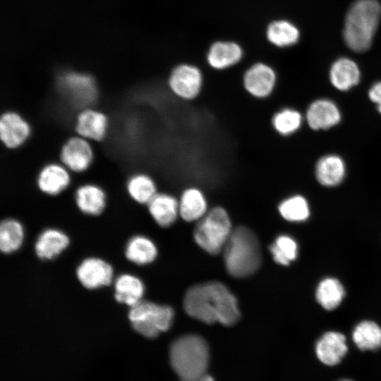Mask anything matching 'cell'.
Here are the masks:
<instances>
[{"mask_svg": "<svg viewBox=\"0 0 381 381\" xmlns=\"http://www.w3.org/2000/svg\"><path fill=\"white\" fill-rule=\"evenodd\" d=\"M183 306L192 318L207 324H236L240 312L236 297L223 284L210 282L196 284L186 293Z\"/></svg>", "mask_w": 381, "mask_h": 381, "instance_id": "6da1fadb", "label": "cell"}, {"mask_svg": "<svg viewBox=\"0 0 381 381\" xmlns=\"http://www.w3.org/2000/svg\"><path fill=\"white\" fill-rule=\"evenodd\" d=\"M381 20V4L378 0H356L348 10L343 30L347 47L362 53L372 45Z\"/></svg>", "mask_w": 381, "mask_h": 381, "instance_id": "7a4b0ae2", "label": "cell"}, {"mask_svg": "<svg viewBox=\"0 0 381 381\" xmlns=\"http://www.w3.org/2000/svg\"><path fill=\"white\" fill-rule=\"evenodd\" d=\"M224 262L229 274L243 278L255 272L261 264V248L255 234L245 226L232 231L224 246Z\"/></svg>", "mask_w": 381, "mask_h": 381, "instance_id": "3957f363", "label": "cell"}, {"mask_svg": "<svg viewBox=\"0 0 381 381\" xmlns=\"http://www.w3.org/2000/svg\"><path fill=\"white\" fill-rule=\"evenodd\" d=\"M170 362L182 381H192L203 376L209 363L207 342L195 334L178 338L170 347Z\"/></svg>", "mask_w": 381, "mask_h": 381, "instance_id": "277c9868", "label": "cell"}, {"mask_svg": "<svg viewBox=\"0 0 381 381\" xmlns=\"http://www.w3.org/2000/svg\"><path fill=\"white\" fill-rule=\"evenodd\" d=\"M231 233L228 212L224 207L216 206L199 220L194 230V238L204 250L217 255L224 248Z\"/></svg>", "mask_w": 381, "mask_h": 381, "instance_id": "5b68a950", "label": "cell"}, {"mask_svg": "<svg viewBox=\"0 0 381 381\" xmlns=\"http://www.w3.org/2000/svg\"><path fill=\"white\" fill-rule=\"evenodd\" d=\"M174 315L171 307L143 300L131 307L128 313V318L133 329L150 339L168 330Z\"/></svg>", "mask_w": 381, "mask_h": 381, "instance_id": "8992f818", "label": "cell"}, {"mask_svg": "<svg viewBox=\"0 0 381 381\" xmlns=\"http://www.w3.org/2000/svg\"><path fill=\"white\" fill-rule=\"evenodd\" d=\"M169 93L176 99L190 103L198 99L204 92L205 79L201 70L190 64H180L170 72L167 81Z\"/></svg>", "mask_w": 381, "mask_h": 381, "instance_id": "52a82bcc", "label": "cell"}, {"mask_svg": "<svg viewBox=\"0 0 381 381\" xmlns=\"http://www.w3.org/2000/svg\"><path fill=\"white\" fill-rule=\"evenodd\" d=\"M277 75L274 69L263 62H257L243 73L241 87L250 98L258 101L270 99L276 91Z\"/></svg>", "mask_w": 381, "mask_h": 381, "instance_id": "ba28073f", "label": "cell"}, {"mask_svg": "<svg viewBox=\"0 0 381 381\" xmlns=\"http://www.w3.org/2000/svg\"><path fill=\"white\" fill-rule=\"evenodd\" d=\"M79 283L86 289L95 290L113 282L114 269L110 263L98 257H87L75 269Z\"/></svg>", "mask_w": 381, "mask_h": 381, "instance_id": "9c48e42d", "label": "cell"}, {"mask_svg": "<svg viewBox=\"0 0 381 381\" xmlns=\"http://www.w3.org/2000/svg\"><path fill=\"white\" fill-rule=\"evenodd\" d=\"M59 157L61 163L70 171L82 173L92 163L94 151L90 141L77 135L63 144Z\"/></svg>", "mask_w": 381, "mask_h": 381, "instance_id": "30bf717a", "label": "cell"}, {"mask_svg": "<svg viewBox=\"0 0 381 381\" xmlns=\"http://www.w3.org/2000/svg\"><path fill=\"white\" fill-rule=\"evenodd\" d=\"M59 83L62 90L76 104L90 103L96 97L95 80L88 74L64 72L59 78Z\"/></svg>", "mask_w": 381, "mask_h": 381, "instance_id": "8fae6325", "label": "cell"}, {"mask_svg": "<svg viewBox=\"0 0 381 381\" xmlns=\"http://www.w3.org/2000/svg\"><path fill=\"white\" fill-rule=\"evenodd\" d=\"M31 126L20 114L8 111L0 118V138L8 149H17L22 146L31 134Z\"/></svg>", "mask_w": 381, "mask_h": 381, "instance_id": "7c38bea8", "label": "cell"}, {"mask_svg": "<svg viewBox=\"0 0 381 381\" xmlns=\"http://www.w3.org/2000/svg\"><path fill=\"white\" fill-rule=\"evenodd\" d=\"M109 120L103 112L85 108L76 116L74 128L78 135L89 141H101L107 135Z\"/></svg>", "mask_w": 381, "mask_h": 381, "instance_id": "4fadbf2b", "label": "cell"}, {"mask_svg": "<svg viewBox=\"0 0 381 381\" xmlns=\"http://www.w3.org/2000/svg\"><path fill=\"white\" fill-rule=\"evenodd\" d=\"M69 171L61 163H49L39 171L37 186L44 194L56 196L68 187L71 183Z\"/></svg>", "mask_w": 381, "mask_h": 381, "instance_id": "5bb4252c", "label": "cell"}, {"mask_svg": "<svg viewBox=\"0 0 381 381\" xmlns=\"http://www.w3.org/2000/svg\"><path fill=\"white\" fill-rule=\"evenodd\" d=\"M308 126L315 131L329 129L337 125L341 115L337 105L328 99H319L313 102L306 114Z\"/></svg>", "mask_w": 381, "mask_h": 381, "instance_id": "9a60e30c", "label": "cell"}, {"mask_svg": "<svg viewBox=\"0 0 381 381\" xmlns=\"http://www.w3.org/2000/svg\"><path fill=\"white\" fill-rule=\"evenodd\" d=\"M179 215L186 222L200 220L208 212L203 190L196 184L186 186L179 198Z\"/></svg>", "mask_w": 381, "mask_h": 381, "instance_id": "2e32d148", "label": "cell"}, {"mask_svg": "<svg viewBox=\"0 0 381 381\" xmlns=\"http://www.w3.org/2000/svg\"><path fill=\"white\" fill-rule=\"evenodd\" d=\"M315 354L324 365L334 366L339 364L348 351L346 339L338 332H327L317 341Z\"/></svg>", "mask_w": 381, "mask_h": 381, "instance_id": "e0dca14e", "label": "cell"}, {"mask_svg": "<svg viewBox=\"0 0 381 381\" xmlns=\"http://www.w3.org/2000/svg\"><path fill=\"white\" fill-rule=\"evenodd\" d=\"M69 244V236L65 232L56 228H47L37 236L34 250L39 259L51 260L64 251Z\"/></svg>", "mask_w": 381, "mask_h": 381, "instance_id": "ac0fdd59", "label": "cell"}, {"mask_svg": "<svg viewBox=\"0 0 381 381\" xmlns=\"http://www.w3.org/2000/svg\"><path fill=\"white\" fill-rule=\"evenodd\" d=\"M74 200L78 209L83 214L90 216L101 214L107 205L105 191L94 183H85L78 187Z\"/></svg>", "mask_w": 381, "mask_h": 381, "instance_id": "d6986e66", "label": "cell"}, {"mask_svg": "<svg viewBox=\"0 0 381 381\" xmlns=\"http://www.w3.org/2000/svg\"><path fill=\"white\" fill-rule=\"evenodd\" d=\"M147 205L152 219L162 227L172 225L179 214V199L169 193L158 191Z\"/></svg>", "mask_w": 381, "mask_h": 381, "instance_id": "ffe728a7", "label": "cell"}, {"mask_svg": "<svg viewBox=\"0 0 381 381\" xmlns=\"http://www.w3.org/2000/svg\"><path fill=\"white\" fill-rule=\"evenodd\" d=\"M115 301L129 308L143 300L145 285L137 276L131 273H122L113 282Z\"/></svg>", "mask_w": 381, "mask_h": 381, "instance_id": "44dd1931", "label": "cell"}, {"mask_svg": "<svg viewBox=\"0 0 381 381\" xmlns=\"http://www.w3.org/2000/svg\"><path fill=\"white\" fill-rule=\"evenodd\" d=\"M242 57V49L236 43L217 42L209 49L207 62L212 68L223 71L237 64Z\"/></svg>", "mask_w": 381, "mask_h": 381, "instance_id": "7402d4cb", "label": "cell"}, {"mask_svg": "<svg viewBox=\"0 0 381 381\" xmlns=\"http://www.w3.org/2000/svg\"><path fill=\"white\" fill-rule=\"evenodd\" d=\"M329 75L332 85L336 89L347 91L358 84L361 71L354 61L341 57L332 64Z\"/></svg>", "mask_w": 381, "mask_h": 381, "instance_id": "603a6c76", "label": "cell"}, {"mask_svg": "<svg viewBox=\"0 0 381 381\" xmlns=\"http://www.w3.org/2000/svg\"><path fill=\"white\" fill-rule=\"evenodd\" d=\"M346 175L344 159L337 155L322 157L315 165V177L322 186L333 187L339 185Z\"/></svg>", "mask_w": 381, "mask_h": 381, "instance_id": "cb8c5ba5", "label": "cell"}, {"mask_svg": "<svg viewBox=\"0 0 381 381\" xmlns=\"http://www.w3.org/2000/svg\"><path fill=\"white\" fill-rule=\"evenodd\" d=\"M124 255L127 260L133 264L146 265L155 260L157 248L154 242L147 236L135 235L126 242Z\"/></svg>", "mask_w": 381, "mask_h": 381, "instance_id": "d4e9b609", "label": "cell"}, {"mask_svg": "<svg viewBox=\"0 0 381 381\" xmlns=\"http://www.w3.org/2000/svg\"><path fill=\"white\" fill-rule=\"evenodd\" d=\"M302 123L301 112L291 107L280 108L273 113L270 119L271 128L282 137L293 135L301 128Z\"/></svg>", "mask_w": 381, "mask_h": 381, "instance_id": "484cf974", "label": "cell"}, {"mask_svg": "<svg viewBox=\"0 0 381 381\" xmlns=\"http://www.w3.org/2000/svg\"><path fill=\"white\" fill-rule=\"evenodd\" d=\"M126 190L135 202L147 205L158 193L157 184L153 177L146 173H136L128 179Z\"/></svg>", "mask_w": 381, "mask_h": 381, "instance_id": "4316f807", "label": "cell"}, {"mask_svg": "<svg viewBox=\"0 0 381 381\" xmlns=\"http://www.w3.org/2000/svg\"><path fill=\"white\" fill-rule=\"evenodd\" d=\"M23 224L16 219L6 218L0 224V250L4 254L18 250L24 241Z\"/></svg>", "mask_w": 381, "mask_h": 381, "instance_id": "83f0119b", "label": "cell"}, {"mask_svg": "<svg viewBox=\"0 0 381 381\" xmlns=\"http://www.w3.org/2000/svg\"><path fill=\"white\" fill-rule=\"evenodd\" d=\"M352 339L361 351L377 350L381 347V327L373 321H363L354 328Z\"/></svg>", "mask_w": 381, "mask_h": 381, "instance_id": "f1b7e54d", "label": "cell"}, {"mask_svg": "<svg viewBox=\"0 0 381 381\" xmlns=\"http://www.w3.org/2000/svg\"><path fill=\"white\" fill-rule=\"evenodd\" d=\"M298 29L287 20H276L271 23L267 29V40L279 47L296 44L299 39Z\"/></svg>", "mask_w": 381, "mask_h": 381, "instance_id": "f546056e", "label": "cell"}, {"mask_svg": "<svg viewBox=\"0 0 381 381\" xmlns=\"http://www.w3.org/2000/svg\"><path fill=\"white\" fill-rule=\"evenodd\" d=\"M318 302L326 310L337 308L344 296V289L336 279L326 278L322 280L316 290Z\"/></svg>", "mask_w": 381, "mask_h": 381, "instance_id": "4dcf8cb0", "label": "cell"}, {"mask_svg": "<svg viewBox=\"0 0 381 381\" xmlns=\"http://www.w3.org/2000/svg\"><path fill=\"white\" fill-rule=\"evenodd\" d=\"M278 211L284 219L290 222H302L310 215L308 202L301 195H293L282 200Z\"/></svg>", "mask_w": 381, "mask_h": 381, "instance_id": "1f68e13d", "label": "cell"}, {"mask_svg": "<svg viewBox=\"0 0 381 381\" xmlns=\"http://www.w3.org/2000/svg\"><path fill=\"white\" fill-rule=\"evenodd\" d=\"M270 250L276 262L282 265H288L291 261L296 259L298 246L292 238L282 235L270 246Z\"/></svg>", "mask_w": 381, "mask_h": 381, "instance_id": "d6a6232c", "label": "cell"}, {"mask_svg": "<svg viewBox=\"0 0 381 381\" xmlns=\"http://www.w3.org/2000/svg\"><path fill=\"white\" fill-rule=\"evenodd\" d=\"M368 97L372 102L377 105V109L381 114V81L372 85L368 91Z\"/></svg>", "mask_w": 381, "mask_h": 381, "instance_id": "836d02e7", "label": "cell"}, {"mask_svg": "<svg viewBox=\"0 0 381 381\" xmlns=\"http://www.w3.org/2000/svg\"><path fill=\"white\" fill-rule=\"evenodd\" d=\"M192 381H214L213 378L207 374Z\"/></svg>", "mask_w": 381, "mask_h": 381, "instance_id": "e575fe53", "label": "cell"}, {"mask_svg": "<svg viewBox=\"0 0 381 381\" xmlns=\"http://www.w3.org/2000/svg\"><path fill=\"white\" fill-rule=\"evenodd\" d=\"M339 381H353V380H349V379H342V380H340Z\"/></svg>", "mask_w": 381, "mask_h": 381, "instance_id": "d590c367", "label": "cell"}]
</instances>
